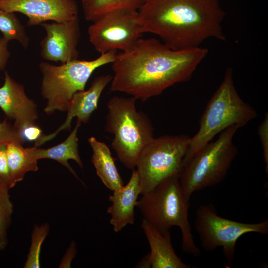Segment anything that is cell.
<instances>
[{
  "label": "cell",
  "mask_w": 268,
  "mask_h": 268,
  "mask_svg": "<svg viewBox=\"0 0 268 268\" xmlns=\"http://www.w3.org/2000/svg\"><path fill=\"white\" fill-rule=\"evenodd\" d=\"M208 53L207 48L175 50L154 38H141L129 51L117 53L110 90L145 101L189 80Z\"/></svg>",
  "instance_id": "obj_1"
},
{
  "label": "cell",
  "mask_w": 268,
  "mask_h": 268,
  "mask_svg": "<svg viewBox=\"0 0 268 268\" xmlns=\"http://www.w3.org/2000/svg\"><path fill=\"white\" fill-rule=\"evenodd\" d=\"M138 12L144 32L175 50L199 47L210 38L226 40L219 0H146Z\"/></svg>",
  "instance_id": "obj_2"
},
{
  "label": "cell",
  "mask_w": 268,
  "mask_h": 268,
  "mask_svg": "<svg viewBox=\"0 0 268 268\" xmlns=\"http://www.w3.org/2000/svg\"><path fill=\"white\" fill-rule=\"evenodd\" d=\"M257 116L254 108L239 96L234 84L233 70L228 68L222 81L201 117L197 132L190 137L183 165L211 142L219 133L232 126L242 127Z\"/></svg>",
  "instance_id": "obj_3"
},
{
  "label": "cell",
  "mask_w": 268,
  "mask_h": 268,
  "mask_svg": "<svg viewBox=\"0 0 268 268\" xmlns=\"http://www.w3.org/2000/svg\"><path fill=\"white\" fill-rule=\"evenodd\" d=\"M132 96H115L107 103L106 131L114 137L112 147L123 165L133 170L140 153L154 138V128L147 116L136 107Z\"/></svg>",
  "instance_id": "obj_4"
},
{
  "label": "cell",
  "mask_w": 268,
  "mask_h": 268,
  "mask_svg": "<svg viewBox=\"0 0 268 268\" xmlns=\"http://www.w3.org/2000/svg\"><path fill=\"white\" fill-rule=\"evenodd\" d=\"M142 195L136 207L143 219L162 230L179 227L183 251L195 257L199 256L200 251L194 241L189 221V200L183 190L179 176L167 178Z\"/></svg>",
  "instance_id": "obj_5"
},
{
  "label": "cell",
  "mask_w": 268,
  "mask_h": 268,
  "mask_svg": "<svg viewBox=\"0 0 268 268\" xmlns=\"http://www.w3.org/2000/svg\"><path fill=\"white\" fill-rule=\"evenodd\" d=\"M116 54L117 51H110L94 60L77 59L60 65L41 62L39 66L42 76L41 94L47 100L45 112L50 115L56 110L67 111L73 95L84 90L93 72L112 63Z\"/></svg>",
  "instance_id": "obj_6"
},
{
  "label": "cell",
  "mask_w": 268,
  "mask_h": 268,
  "mask_svg": "<svg viewBox=\"0 0 268 268\" xmlns=\"http://www.w3.org/2000/svg\"><path fill=\"white\" fill-rule=\"evenodd\" d=\"M238 129L232 126L225 129L216 141L208 143L183 165L179 180L189 200L194 192L215 185L225 178L238 152L233 142Z\"/></svg>",
  "instance_id": "obj_7"
},
{
  "label": "cell",
  "mask_w": 268,
  "mask_h": 268,
  "mask_svg": "<svg viewBox=\"0 0 268 268\" xmlns=\"http://www.w3.org/2000/svg\"><path fill=\"white\" fill-rule=\"evenodd\" d=\"M190 140L185 135H166L154 137L143 148L136 166L141 194L168 177L179 176Z\"/></svg>",
  "instance_id": "obj_8"
},
{
  "label": "cell",
  "mask_w": 268,
  "mask_h": 268,
  "mask_svg": "<svg viewBox=\"0 0 268 268\" xmlns=\"http://www.w3.org/2000/svg\"><path fill=\"white\" fill-rule=\"evenodd\" d=\"M194 228L205 251L221 247L227 263L231 264L234 259L237 240L248 233L267 235L268 219L256 223L233 221L219 216L213 205L209 203L197 209Z\"/></svg>",
  "instance_id": "obj_9"
},
{
  "label": "cell",
  "mask_w": 268,
  "mask_h": 268,
  "mask_svg": "<svg viewBox=\"0 0 268 268\" xmlns=\"http://www.w3.org/2000/svg\"><path fill=\"white\" fill-rule=\"evenodd\" d=\"M144 33L138 11L126 10L109 12L93 22L88 28L89 41L100 54L113 50L129 51Z\"/></svg>",
  "instance_id": "obj_10"
},
{
  "label": "cell",
  "mask_w": 268,
  "mask_h": 268,
  "mask_svg": "<svg viewBox=\"0 0 268 268\" xmlns=\"http://www.w3.org/2000/svg\"><path fill=\"white\" fill-rule=\"evenodd\" d=\"M46 35L40 42L41 57L47 61L65 63L78 59L80 37L78 16L70 20L40 24Z\"/></svg>",
  "instance_id": "obj_11"
},
{
  "label": "cell",
  "mask_w": 268,
  "mask_h": 268,
  "mask_svg": "<svg viewBox=\"0 0 268 268\" xmlns=\"http://www.w3.org/2000/svg\"><path fill=\"white\" fill-rule=\"evenodd\" d=\"M0 9L25 15L28 26L65 22L78 16L75 0H0Z\"/></svg>",
  "instance_id": "obj_12"
},
{
  "label": "cell",
  "mask_w": 268,
  "mask_h": 268,
  "mask_svg": "<svg viewBox=\"0 0 268 268\" xmlns=\"http://www.w3.org/2000/svg\"><path fill=\"white\" fill-rule=\"evenodd\" d=\"M0 107L7 117L14 121V126L22 134L26 127L35 124L37 107L26 94L23 85L14 80L7 71L0 87Z\"/></svg>",
  "instance_id": "obj_13"
},
{
  "label": "cell",
  "mask_w": 268,
  "mask_h": 268,
  "mask_svg": "<svg viewBox=\"0 0 268 268\" xmlns=\"http://www.w3.org/2000/svg\"><path fill=\"white\" fill-rule=\"evenodd\" d=\"M112 76L109 74L97 77L90 88L85 91L76 92L72 97L67 110L66 121L53 133L42 136L35 142L38 147L54 138L62 130H70L72 119L77 117V121L86 123L91 115L98 107L100 97L107 85L111 81Z\"/></svg>",
  "instance_id": "obj_14"
},
{
  "label": "cell",
  "mask_w": 268,
  "mask_h": 268,
  "mask_svg": "<svg viewBox=\"0 0 268 268\" xmlns=\"http://www.w3.org/2000/svg\"><path fill=\"white\" fill-rule=\"evenodd\" d=\"M140 194L138 175L134 169L127 184L113 191L109 196L111 205L107 208V212L110 215V223L115 232L118 233L128 224L134 223V208L137 205V198Z\"/></svg>",
  "instance_id": "obj_15"
},
{
  "label": "cell",
  "mask_w": 268,
  "mask_h": 268,
  "mask_svg": "<svg viewBox=\"0 0 268 268\" xmlns=\"http://www.w3.org/2000/svg\"><path fill=\"white\" fill-rule=\"evenodd\" d=\"M141 227L150 248L152 268H190L177 256L171 243L169 230H162L143 219Z\"/></svg>",
  "instance_id": "obj_16"
},
{
  "label": "cell",
  "mask_w": 268,
  "mask_h": 268,
  "mask_svg": "<svg viewBox=\"0 0 268 268\" xmlns=\"http://www.w3.org/2000/svg\"><path fill=\"white\" fill-rule=\"evenodd\" d=\"M81 123L78 121L68 137L60 144L52 147L42 149L37 147L26 148L30 155L38 161L41 159H51L57 161L66 167L77 179H79L74 169L68 163L73 160L81 168L83 164L78 151L77 132Z\"/></svg>",
  "instance_id": "obj_17"
},
{
  "label": "cell",
  "mask_w": 268,
  "mask_h": 268,
  "mask_svg": "<svg viewBox=\"0 0 268 268\" xmlns=\"http://www.w3.org/2000/svg\"><path fill=\"white\" fill-rule=\"evenodd\" d=\"M88 141L93 151L91 162L102 183L112 191L123 186V181L108 146L94 137H90Z\"/></svg>",
  "instance_id": "obj_18"
},
{
  "label": "cell",
  "mask_w": 268,
  "mask_h": 268,
  "mask_svg": "<svg viewBox=\"0 0 268 268\" xmlns=\"http://www.w3.org/2000/svg\"><path fill=\"white\" fill-rule=\"evenodd\" d=\"M146 0H82L85 19L94 22L105 14L117 10L138 11Z\"/></svg>",
  "instance_id": "obj_19"
},
{
  "label": "cell",
  "mask_w": 268,
  "mask_h": 268,
  "mask_svg": "<svg viewBox=\"0 0 268 268\" xmlns=\"http://www.w3.org/2000/svg\"><path fill=\"white\" fill-rule=\"evenodd\" d=\"M6 156L10 174L15 185L22 181L26 173L38 170L37 161L29 154L22 144L11 142L6 144Z\"/></svg>",
  "instance_id": "obj_20"
},
{
  "label": "cell",
  "mask_w": 268,
  "mask_h": 268,
  "mask_svg": "<svg viewBox=\"0 0 268 268\" xmlns=\"http://www.w3.org/2000/svg\"><path fill=\"white\" fill-rule=\"evenodd\" d=\"M0 31L9 41L16 40L25 49L28 46L29 37L15 13L0 9Z\"/></svg>",
  "instance_id": "obj_21"
},
{
  "label": "cell",
  "mask_w": 268,
  "mask_h": 268,
  "mask_svg": "<svg viewBox=\"0 0 268 268\" xmlns=\"http://www.w3.org/2000/svg\"><path fill=\"white\" fill-rule=\"evenodd\" d=\"M10 189L0 181V251L8 244V230L12 221L13 204L9 194Z\"/></svg>",
  "instance_id": "obj_22"
},
{
  "label": "cell",
  "mask_w": 268,
  "mask_h": 268,
  "mask_svg": "<svg viewBox=\"0 0 268 268\" xmlns=\"http://www.w3.org/2000/svg\"><path fill=\"white\" fill-rule=\"evenodd\" d=\"M48 223H44L41 225H35L31 234V243L27 259L24 265V268H39L40 267V256L42 245L49 232Z\"/></svg>",
  "instance_id": "obj_23"
},
{
  "label": "cell",
  "mask_w": 268,
  "mask_h": 268,
  "mask_svg": "<svg viewBox=\"0 0 268 268\" xmlns=\"http://www.w3.org/2000/svg\"><path fill=\"white\" fill-rule=\"evenodd\" d=\"M25 141L21 133L6 119L0 121V145L15 142L23 144Z\"/></svg>",
  "instance_id": "obj_24"
},
{
  "label": "cell",
  "mask_w": 268,
  "mask_h": 268,
  "mask_svg": "<svg viewBox=\"0 0 268 268\" xmlns=\"http://www.w3.org/2000/svg\"><path fill=\"white\" fill-rule=\"evenodd\" d=\"M258 134L263 149V156L265 165V171L268 173V115L266 113L263 120L258 127Z\"/></svg>",
  "instance_id": "obj_25"
},
{
  "label": "cell",
  "mask_w": 268,
  "mask_h": 268,
  "mask_svg": "<svg viewBox=\"0 0 268 268\" xmlns=\"http://www.w3.org/2000/svg\"><path fill=\"white\" fill-rule=\"evenodd\" d=\"M0 181L10 189L15 186L8 167L6 156V144L0 145Z\"/></svg>",
  "instance_id": "obj_26"
},
{
  "label": "cell",
  "mask_w": 268,
  "mask_h": 268,
  "mask_svg": "<svg viewBox=\"0 0 268 268\" xmlns=\"http://www.w3.org/2000/svg\"><path fill=\"white\" fill-rule=\"evenodd\" d=\"M22 134L25 140L35 142L42 136V130L35 124L31 125L22 130Z\"/></svg>",
  "instance_id": "obj_27"
},
{
  "label": "cell",
  "mask_w": 268,
  "mask_h": 268,
  "mask_svg": "<svg viewBox=\"0 0 268 268\" xmlns=\"http://www.w3.org/2000/svg\"><path fill=\"white\" fill-rule=\"evenodd\" d=\"M9 42V41L3 36L0 37V71L5 69L10 56L8 48Z\"/></svg>",
  "instance_id": "obj_28"
},
{
  "label": "cell",
  "mask_w": 268,
  "mask_h": 268,
  "mask_svg": "<svg viewBox=\"0 0 268 268\" xmlns=\"http://www.w3.org/2000/svg\"><path fill=\"white\" fill-rule=\"evenodd\" d=\"M76 248L75 243L72 242L68 249L67 250L66 253L63 258L62 261H61L60 268H70L72 260L74 258L76 254Z\"/></svg>",
  "instance_id": "obj_29"
},
{
  "label": "cell",
  "mask_w": 268,
  "mask_h": 268,
  "mask_svg": "<svg viewBox=\"0 0 268 268\" xmlns=\"http://www.w3.org/2000/svg\"><path fill=\"white\" fill-rule=\"evenodd\" d=\"M135 268H151V262L149 253L145 255L137 264Z\"/></svg>",
  "instance_id": "obj_30"
}]
</instances>
